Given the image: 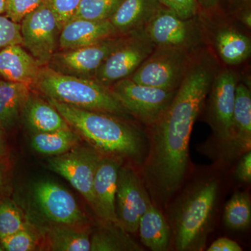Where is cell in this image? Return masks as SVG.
Listing matches in <instances>:
<instances>
[{"label": "cell", "instance_id": "cell-1", "mask_svg": "<svg viewBox=\"0 0 251 251\" xmlns=\"http://www.w3.org/2000/svg\"><path fill=\"white\" fill-rule=\"evenodd\" d=\"M211 82L209 68L202 64L193 67L169 106L151 126L142 179L155 201L164 205L187 176L190 138Z\"/></svg>", "mask_w": 251, "mask_h": 251}, {"label": "cell", "instance_id": "cell-2", "mask_svg": "<svg viewBox=\"0 0 251 251\" xmlns=\"http://www.w3.org/2000/svg\"><path fill=\"white\" fill-rule=\"evenodd\" d=\"M47 99L69 126L99 152L118 158H130L143 164L147 155L145 140L134 127L120 121L111 114L85 110Z\"/></svg>", "mask_w": 251, "mask_h": 251}, {"label": "cell", "instance_id": "cell-3", "mask_svg": "<svg viewBox=\"0 0 251 251\" xmlns=\"http://www.w3.org/2000/svg\"><path fill=\"white\" fill-rule=\"evenodd\" d=\"M219 193V181L208 178L191 185L175 202L170 223L176 250L201 251L205 247Z\"/></svg>", "mask_w": 251, "mask_h": 251}, {"label": "cell", "instance_id": "cell-4", "mask_svg": "<svg viewBox=\"0 0 251 251\" xmlns=\"http://www.w3.org/2000/svg\"><path fill=\"white\" fill-rule=\"evenodd\" d=\"M33 86L46 98L76 108L119 116L128 113L111 90L100 82L62 74L48 65L41 67Z\"/></svg>", "mask_w": 251, "mask_h": 251}, {"label": "cell", "instance_id": "cell-5", "mask_svg": "<svg viewBox=\"0 0 251 251\" xmlns=\"http://www.w3.org/2000/svg\"><path fill=\"white\" fill-rule=\"evenodd\" d=\"M20 24L23 46L40 67L47 66L55 54L61 31L47 0L28 14Z\"/></svg>", "mask_w": 251, "mask_h": 251}, {"label": "cell", "instance_id": "cell-6", "mask_svg": "<svg viewBox=\"0 0 251 251\" xmlns=\"http://www.w3.org/2000/svg\"><path fill=\"white\" fill-rule=\"evenodd\" d=\"M111 92L128 113L148 126L161 117L174 97L173 91L141 85L131 79L117 81Z\"/></svg>", "mask_w": 251, "mask_h": 251}, {"label": "cell", "instance_id": "cell-7", "mask_svg": "<svg viewBox=\"0 0 251 251\" xmlns=\"http://www.w3.org/2000/svg\"><path fill=\"white\" fill-rule=\"evenodd\" d=\"M99 153L94 148L78 145L67 152L52 156L48 163L50 170L67 179L83 196L94 211V179L102 157Z\"/></svg>", "mask_w": 251, "mask_h": 251}, {"label": "cell", "instance_id": "cell-8", "mask_svg": "<svg viewBox=\"0 0 251 251\" xmlns=\"http://www.w3.org/2000/svg\"><path fill=\"white\" fill-rule=\"evenodd\" d=\"M151 204L142 177L131 167H120L115 198L119 226L128 233L138 232L140 218Z\"/></svg>", "mask_w": 251, "mask_h": 251}, {"label": "cell", "instance_id": "cell-9", "mask_svg": "<svg viewBox=\"0 0 251 251\" xmlns=\"http://www.w3.org/2000/svg\"><path fill=\"white\" fill-rule=\"evenodd\" d=\"M32 197L41 214L53 224L85 226L88 222L72 193L52 180L35 183Z\"/></svg>", "mask_w": 251, "mask_h": 251}, {"label": "cell", "instance_id": "cell-10", "mask_svg": "<svg viewBox=\"0 0 251 251\" xmlns=\"http://www.w3.org/2000/svg\"><path fill=\"white\" fill-rule=\"evenodd\" d=\"M237 80L230 71H224L216 77L211 88V126L226 154H228L232 139V119Z\"/></svg>", "mask_w": 251, "mask_h": 251}, {"label": "cell", "instance_id": "cell-11", "mask_svg": "<svg viewBox=\"0 0 251 251\" xmlns=\"http://www.w3.org/2000/svg\"><path fill=\"white\" fill-rule=\"evenodd\" d=\"M184 57L178 48H165L140 66L131 80L141 85L173 91L179 80Z\"/></svg>", "mask_w": 251, "mask_h": 251}, {"label": "cell", "instance_id": "cell-12", "mask_svg": "<svg viewBox=\"0 0 251 251\" xmlns=\"http://www.w3.org/2000/svg\"><path fill=\"white\" fill-rule=\"evenodd\" d=\"M119 46L118 41L108 39L94 45L55 52L50 63H53L57 72L86 78L95 74L102 62Z\"/></svg>", "mask_w": 251, "mask_h": 251}, {"label": "cell", "instance_id": "cell-13", "mask_svg": "<svg viewBox=\"0 0 251 251\" xmlns=\"http://www.w3.org/2000/svg\"><path fill=\"white\" fill-rule=\"evenodd\" d=\"M120 158L102 156L99 161L93 183L95 211L103 221L118 225L115 198L119 170L121 167Z\"/></svg>", "mask_w": 251, "mask_h": 251}, {"label": "cell", "instance_id": "cell-14", "mask_svg": "<svg viewBox=\"0 0 251 251\" xmlns=\"http://www.w3.org/2000/svg\"><path fill=\"white\" fill-rule=\"evenodd\" d=\"M150 52V46L143 42L119 46L97 69V82L110 84L125 78L136 70Z\"/></svg>", "mask_w": 251, "mask_h": 251}, {"label": "cell", "instance_id": "cell-15", "mask_svg": "<svg viewBox=\"0 0 251 251\" xmlns=\"http://www.w3.org/2000/svg\"><path fill=\"white\" fill-rule=\"evenodd\" d=\"M116 30L109 19L72 20L61 30L58 46L64 50L94 45L110 39Z\"/></svg>", "mask_w": 251, "mask_h": 251}, {"label": "cell", "instance_id": "cell-16", "mask_svg": "<svg viewBox=\"0 0 251 251\" xmlns=\"http://www.w3.org/2000/svg\"><path fill=\"white\" fill-rule=\"evenodd\" d=\"M40 69L23 46H9L0 50V77L2 80L34 85Z\"/></svg>", "mask_w": 251, "mask_h": 251}, {"label": "cell", "instance_id": "cell-17", "mask_svg": "<svg viewBox=\"0 0 251 251\" xmlns=\"http://www.w3.org/2000/svg\"><path fill=\"white\" fill-rule=\"evenodd\" d=\"M148 22L149 37L157 45L178 48L187 42L189 37L187 23L171 10L160 8Z\"/></svg>", "mask_w": 251, "mask_h": 251}, {"label": "cell", "instance_id": "cell-18", "mask_svg": "<svg viewBox=\"0 0 251 251\" xmlns=\"http://www.w3.org/2000/svg\"><path fill=\"white\" fill-rule=\"evenodd\" d=\"M251 94L244 85H237L232 119V139L229 156H239L251 150Z\"/></svg>", "mask_w": 251, "mask_h": 251}, {"label": "cell", "instance_id": "cell-19", "mask_svg": "<svg viewBox=\"0 0 251 251\" xmlns=\"http://www.w3.org/2000/svg\"><path fill=\"white\" fill-rule=\"evenodd\" d=\"M140 240L153 251H165L172 239L171 226L161 211L151 204L140 218L138 229Z\"/></svg>", "mask_w": 251, "mask_h": 251}, {"label": "cell", "instance_id": "cell-20", "mask_svg": "<svg viewBox=\"0 0 251 251\" xmlns=\"http://www.w3.org/2000/svg\"><path fill=\"white\" fill-rule=\"evenodd\" d=\"M30 86L19 82L0 80V127L12 128L23 112L31 95Z\"/></svg>", "mask_w": 251, "mask_h": 251}, {"label": "cell", "instance_id": "cell-21", "mask_svg": "<svg viewBox=\"0 0 251 251\" xmlns=\"http://www.w3.org/2000/svg\"><path fill=\"white\" fill-rule=\"evenodd\" d=\"M23 113L34 133H46L71 128L52 104L35 96L28 99Z\"/></svg>", "mask_w": 251, "mask_h": 251}, {"label": "cell", "instance_id": "cell-22", "mask_svg": "<svg viewBox=\"0 0 251 251\" xmlns=\"http://www.w3.org/2000/svg\"><path fill=\"white\" fill-rule=\"evenodd\" d=\"M48 249L57 251H90V230L87 226L53 224L46 231Z\"/></svg>", "mask_w": 251, "mask_h": 251}, {"label": "cell", "instance_id": "cell-23", "mask_svg": "<svg viewBox=\"0 0 251 251\" xmlns=\"http://www.w3.org/2000/svg\"><path fill=\"white\" fill-rule=\"evenodd\" d=\"M160 8L156 0H122L109 20L115 29L128 30L150 21Z\"/></svg>", "mask_w": 251, "mask_h": 251}, {"label": "cell", "instance_id": "cell-24", "mask_svg": "<svg viewBox=\"0 0 251 251\" xmlns=\"http://www.w3.org/2000/svg\"><path fill=\"white\" fill-rule=\"evenodd\" d=\"M80 138L72 128L46 133H34L31 138L32 148L41 154L55 156L77 146Z\"/></svg>", "mask_w": 251, "mask_h": 251}, {"label": "cell", "instance_id": "cell-25", "mask_svg": "<svg viewBox=\"0 0 251 251\" xmlns=\"http://www.w3.org/2000/svg\"><path fill=\"white\" fill-rule=\"evenodd\" d=\"M216 45L221 58L229 64H238L251 54L250 39L233 29H224L216 36Z\"/></svg>", "mask_w": 251, "mask_h": 251}, {"label": "cell", "instance_id": "cell-26", "mask_svg": "<svg viewBox=\"0 0 251 251\" xmlns=\"http://www.w3.org/2000/svg\"><path fill=\"white\" fill-rule=\"evenodd\" d=\"M104 227L94 232L91 237L90 251H142L143 249L126 234L120 226Z\"/></svg>", "mask_w": 251, "mask_h": 251}, {"label": "cell", "instance_id": "cell-27", "mask_svg": "<svg viewBox=\"0 0 251 251\" xmlns=\"http://www.w3.org/2000/svg\"><path fill=\"white\" fill-rule=\"evenodd\" d=\"M251 221L250 197L247 193L236 192L225 206V226L232 230H244L249 227Z\"/></svg>", "mask_w": 251, "mask_h": 251}, {"label": "cell", "instance_id": "cell-28", "mask_svg": "<svg viewBox=\"0 0 251 251\" xmlns=\"http://www.w3.org/2000/svg\"><path fill=\"white\" fill-rule=\"evenodd\" d=\"M122 1V0H80V4L72 20L103 21L109 19Z\"/></svg>", "mask_w": 251, "mask_h": 251}, {"label": "cell", "instance_id": "cell-29", "mask_svg": "<svg viewBox=\"0 0 251 251\" xmlns=\"http://www.w3.org/2000/svg\"><path fill=\"white\" fill-rule=\"evenodd\" d=\"M26 227L22 213L9 199L0 202V239L22 230Z\"/></svg>", "mask_w": 251, "mask_h": 251}, {"label": "cell", "instance_id": "cell-30", "mask_svg": "<svg viewBox=\"0 0 251 251\" xmlns=\"http://www.w3.org/2000/svg\"><path fill=\"white\" fill-rule=\"evenodd\" d=\"M0 244L4 251H31L36 248V239L27 228L18 231L0 239Z\"/></svg>", "mask_w": 251, "mask_h": 251}, {"label": "cell", "instance_id": "cell-31", "mask_svg": "<svg viewBox=\"0 0 251 251\" xmlns=\"http://www.w3.org/2000/svg\"><path fill=\"white\" fill-rule=\"evenodd\" d=\"M23 44L21 24L0 15V50L9 46Z\"/></svg>", "mask_w": 251, "mask_h": 251}, {"label": "cell", "instance_id": "cell-32", "mask_svg": "<svg viewBox=\"0 0 251 251\" xmlns=\"http://www.w3.org/2000/svg\"><path fill=\"white\" fill-rule=\"evenodd\" d=\"M44 0H6L4 16L16 23H21L23 18L35 9Z\"/></svg>", "mask_w": 251, "mask_h": 251}, {"label": "cell", "instance_id": "cell-33", "mask_svg": "<svg viewBox=\"0 0 251 251\" xmlns=\"http://www.w3.org/2000/svg\"><path fill=\"white\" fill-rule=\"evenodd\" d=\"M53 11L60 31L72 19L80 0H47Z\"/></svg>", "mask_w": 251, "mask_h": 251}, {"label": "cell", "instance_id": "cell-34", "mask_svg": "<svg viewBox=\"0 0 251 251\" xmlns=\"http://www.w3.org/2000/svg\"><path fill=\"white\" fill-rule=\"evenodd\" d=\"M160 4L174 12L183 20L191 18L197 13V0H156Z\"/></svg>", "mask_w": 251, "mask_h": 251}, {"label": "cell", "instance_id": "cell-35", "mask_svg": "<svg viewBox=\"0 0 251 251\" xmlns=\"http://www.w3.org/2000/svg\"><path fill=\"white\" fill-rule=\"evenodd\" d=\"M235 176L239 181L244 183L251 181V150L242 155L235 170Z\"/></svg>", "mask_w": 251, "mask_h": 251}, {"label": "cell", "instance_id": "cell-36", "mask_svg": "<svg viewBox=\"0 0 251 251\" xmlns=\"http://www.w3.org/2000/svg\"><path fill=\"white\" fill-rule=\"evenodd\" d=\"M242 247L235 241L227 237L216 239L208 248V251H242Z\"/></svg>", "mask_w": 251, "mask_h": 251}, {"label": "cell", "instance_id": "cell-37", "mask_svg": "<svg viewBox=\"0 0 251 251\" xmlns=\"http://www.w3.org/2000/svg\"><path fill=\"white\" fill-rule=\"evenodd\" d=\"M231 6L239 14V17L251 27V0H230Z\"/></svg>", "mask_w": 251, "mask_h": 251}, {"label": "cell", "instance_id": "cell-38", "mask_svg": "<svg viewBox=\"0 0 251 251\" xmlns=\"http://www.w3.org/2000/svg\"><path fill=\"white\" fill-rule=\"evenodd\" d=\"M197 1L198 3L199 1L200 4H202V6L209 8L216 4L217 0H197Z\"/></svg>", "mask_w": 251, "mask_h": 251}, {"label": "cell", "instance_id": "cell-39", "mask_svg": "<svg viewBox=\"0 0 251 251\" xmlns=\"http://www.w3.org/2000/svg\"><path fill=\"white\" fill-rule=\"evenodd\" d=\"M4 151V135H3L2 128L0 127V156L2 155Z\"/></svg>", "mask_w": 251, "mask_h": 251}, {"label": "cell", "instance_id": "cell-40", "mask_svg": "<svg viewBox=\"0 0 251 251\" xmlns=\"http://www.w3.org/2000/svg\"><path fill=\"white\" fill-rule=\"evenodd\" d=\"M6 13V0H0V15Z\"/></svg>", "mask_w": 251, "mask_h": 251}, {"label": "cell", "instance_id": "cell-41", "mask_svg": "<svg viewBox=\"0 0 251 251\" xmlns=\"http://www.w3.org/2000/svg\"><path fill=\"white\" fill-rule=\"evenodd\" d=\"M5 175L4 171L1 166H0V188L2 187L4 184Z\"/></svg>", "mask_w": 251, "mask_h": 251}, {"label": "cell", "instance_id": "cell-42", "mask_svg": "<svg viewBox=\"0 0 251 251\" xmlns=\"http://www.w3.org/2000/svg\"><path fill=\"white\" fill-rule=\"evenodd\" d=\"M1 80V77H0V80Z\"/></svg>", "mask_w": 251, "mask_h": 251}]
</instances>
